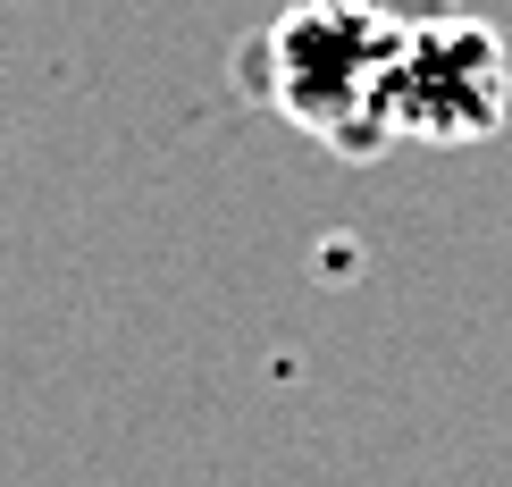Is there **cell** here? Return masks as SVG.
Masks as SVG:
<instances>
[{"label":"cell","mask_w":512,"mask_h":487,"mask_svg":"<svg viewBox=\"0 0 512 487\" xmlns=\"http://www.w3.org/2000/svg\"><path fill=\"white\" fill-rule=\"evenodd\" d=\"M512 101V68H504V42L479 26V17H412L395 42V68H387V135L412 143H479L504 126Z\"/></svg>","instance_id":"7a4b0ae2"},{"label":"cell","mask_w":512,"mask_h":487,"mask_svg":"<svg viewBox=\"0 0 512 487\" xmlns=\"http://www.w3.org/2000/svg\"><path fill=\"white\" fill-rule=\"evenodd\" d=\"M412 17L387 0H286L252 51L261 93L328 152H387V68Z\"/></svg>","instance_id":"6da1fadb"}]
</instances>
